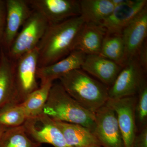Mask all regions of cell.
Wrapping results in <instances>:
<instances>
[{
	"label": "cell",
	"mask_w": 147,
	"mask_h": 147,
	"mask_svg": "<svg viewBox=\"0 0 147 147\" xmlns=\"http://www.w3.org/2000/svg\"><path fill=\"white\" fill-rule=\"evenodd\" d=\"M85 23L80 16L49 24L37 46L38 67L55 63L72 52L76 36Z\"/></svg>",
	"instance_id": "obj_1"
},
{
	"label": "cell",
	"mask_w": 147,
	"mask_h": 147,
	"mask_svg": "<svg viewBox=\"0 0 147 147\" xmlns=\"http://www.w3.org/2000/svg\"><path fill=\"white\" fill-rule=\"evenodd\" d=\"M59 80L61 85L71 97L94 114L109 99L108 87L82 69L70 71Z\"/></svg>",
	"instance_id": "obj_2"
},
{
	"label": "cell",
	"mask_w": 147,
	"mask_h": 147,
	"mask_svg": "<svg viewBox=\"0 0 147 147\" xmlns=\"http://www.w3.org/2000/svg\"><path fill=\"white\" fill-rule=\"evenodd\" d=\"M43 114L53 120L79 125L92 131L95 115L71 97L61 84H53Z\"/></svg>",
	"instance_id": "obj_3"
},
{
	"label": "cell",
	"mask_w": 147,
	"mask_h": 147,
	"mask_svg": "<svg viewBox=\"0 0 147 147\" xmlns=\"http://www.w3.org/2000/svg\"><path fill=\"white\" fill-rule=\"evenodd\" d=\"M49 24L41 13L32 11L7 53L15 61L20 57L37 47Z\"/></svg>",
	"instance_id": "obj_4"
},
{
	"label": "cell",
	"mask_w": 147,
	"mask_h": 147,
	"mask_svg": "<svg viewBox=\"0 0 147 147\" xmlns=\"http://www.w3.org/2000/svg\"><path fill=\"white\" fill-rule=\"evenodd\" d=\"M145 71L136 58L123 67L115 82L108 88L109 99H116L137 95L146 79Z\"/></svg>",
	"instance_id": "obj_5"
},
{
	"label": "cell",
	"mask_w": 147,
	"mask_h": 147,
	"mask_svg": "<svg viewBox=\"0 0 147 147\" xmlns=\"http://www.w3.org/2000/svg\"><path fill=\"white\" fill-rule=\"evenodd\" d=\"M38 60L37 47L14 61L15 81L20 103L38 88L36 75Z\"/></svg>",
	"instance_id": "obj_6"
},
{
	"label": "cell",
	"mask_w": 147,
	"mask_h": 147,
	"mask_svg": "<svg viewBox=\"0 0 147 147\" xmlns=\"http://www.w3.org/2000/svg\"><path fill=\"white\" fill-rule=\"evenodd\" d=\"M92 132L103 147H124L115 112L105 104L94 113Z\"/></svg>",
	"instance_id": "obj_7"
},
{
	"label": "cell",
	"mask_w": 147,
	"mask_h": 147,
	"mask_svg": "<svg viewBox=\"0 0 147 147\" xmlns=\"http://www.w3.org/2000/svg\"><path fill=\"white\" fill-rule=\"evenodd\" d=\"M23 125L27 134L35 142L55 147H69L55 121L44 114L28 119Z\"/></svg>",
	"instance_id": "obj_8"
},
{
	"label": "cell",
	"mask_w": 147,
	"mask_h": 147,
	"mask_svg": "<svg viewBox=\"0 0 147 147\" xmlns=\"http://www.w3.org/2000/svg\"><path fill=\"white\" fill-rule=\"evenodd\" d=\"M136 99V96L108 99L106 103L115 112L124 147H133L138 133L134 112Z\"/></svg>",
	"instance_id": "obj_9"
},
{
	"label": "cell",
	"mask_w": 147,
	"mask_h": 147,
	"mask_svg": "<svg viewBox=\"0 0 147 147\" xmlns=\"http://www.w3.org/2000/svg\"><path fill=\"white\" fill-rule=\"evenodd\" d=\"M29 6L45 17L49 24H59L81 15L80 1L28 0Z\"/></svg>",
	"instance_id": "obj_10"
},
{
	"label": "cell",
	"mask_w": 147,
	"mask_h": 147,
	"mask_svg": "<svg viewBox=\"0 0 147 147\" xmlns=\"http://www.w3.org/2000/svg\"><path fill=\"white\" fill-rule=\"evenodd\" d=\"M146 0H114L113 12L101 24L109 32L121 33L145 7Z\"/></svg>",
	"instance_id": "obj_11"
},
{
	"label": "cell",
	"mask_w": 147,
	"mask_h": 147,
	"mask_svg": "<svg viewBox=\"0 0 147 147\" xmlns=\"http://www.w3.org/2000/svg\"><path fill=\"white\" fill-rule=\"evenodd\" d=\"M5 31L1 48L7 53L32 12L26 0H6Z\"/></svg>",
	"instance_id": "obj_12"
},
{
	"label": "cell",
	"mask_w": 147,
	"mask_h": 147,
	"mask_svg": "<svg viewBox=\"0 0 147 147\" xmlns=\"http://www.w3.org/2000/svg\"><path fill=\"white\" fill-rule=\"evenodd\" d=\"M121 34L125 46V65L137 57L140 48L146 40L147 6L123 30Z\"/></svg>",
	"instance_id": "obj_13"
},
{
	"label": "cell",
	"mask_w": 147,
	"mask_h": 147,
	"mask_svg": "<svg viewBox=\"0 0 147 147\" xmlns=\"http://www.w3.org/2000/svg\"><path fill=\"white\" fill-rule=\"evenodd\" d=\"M16 89L15 62L1 49L0 55V111L20 103Z\"/></svg>",
	"instance_id": "obj_14"
},
{
	"label": "cell",
	"mask_w": 147,
	"mask_h": 147,
	"mask_svg": "<svg viewBox=\"0 0 147 147\" xmlns=\"http://www.w3.org/2000/svg\"><path fill=\"white\" fill-rule=\"evenodd\" d=\"M86 55L81 51L74 50L65 57L45 66L38 67L37 78L40 81V86L53 83L71 71L81 69Z\"/></svg>",
	"instance_id": "obj_15"
},
{
	"label": "cell",
	"mask_w": 147,
	"mask_h": 147,
	"mask_svg": "<svg viewBox=\"0 0 147 147\" xmlns=\"http://www.w3.org/2000/svg\"><path fill=\"white\" fill-rule=\"evenodd\" d=\"M122 67L100 55H86L82 70L94 76L106 86L110 87Z\"/></svg>",
	"instance_id": "obj_16"
},
{
	"label": "cell",
	"mask_w": 147,
	"mask_h": 147,
	"mask_svg": "<svg viewBox=\"0 0 147 147\" xmlns=\"http://www.w3.org/2000/svg\"><path fill=\"white\" fill-rule=\"evenodd\" d=\"M106 32L101 25L85 23L76 36L73 51L86 55H99Z\"/></svg>",
	"instance_id": "obj_17"
},
{
	"label": "cell",
	"mask_w": 147,
	"mask_h": 147,
	"mask_svg": "<svg viewBox=\"0 0 147 147\" xmlns=\"http://www.w3.org/2000/svg\"><path fill=\"white\" fill-rule=\"evenodd\" d=\"M54 121L63 134L69 147H99L102 146L89 129L79 125Z\"/></svg>",
	"instance_id": "obj_18"
},
{
	"label": "cell",
	"mask_w": 147,
	"mask_h": 147,
	"mask_svg": "<svg viewBox=\"0 0 147 147\" xmlns=\"http://www.w3.org/2000/svg\"><path fill=\"white\" fill-rule=\"evenodd\" d=\"M80 5L85 23L96 25H101L115 8L111 0H82Z\"/></svg>",
	"instance_id": "obj_19"
},
{
	"label": "cell",
	"mask_w": 147,
	"mask_h": 147,
	"mask_svg": "<svg viewBox=\"0 0 147 147\" xmlns=\"http://www.w3.org/2000/svg\"><path fill=\"white\" fill-rule=\"evenodd\" d=\"M99 55L123 67L124 65L125 46L121 33L106 32Z\"/></svg>",
	"instance_id": "obj_20"
},
{
	"label": "cell",
	"mask_w": 147,
	"mask_h": 147,
	"mask_svg": "<svg viewBox=\"0 0 147 147\" xmlns=\"http://www.w3.org/2000/svg\"><path fill=\"white\" fill-rule=\"evenodd\" d=\"M53 83L41 85L39 88L28 95L20 103L27 119L33 118L43 114V109L48 98Z\"/></svg>",
	"instance_id": "obj_21"
},
{
	"label": "cell",
	"mask_w": 147,
	"mask_h": 147,
	"mask_svg": "<svg viewBox=\"0 0 147 147\" xmlns=\"http://www.w3.org/2000/svg\"><path fill=\"white\" fill-rule=\"evenodd\" d=\"M27 134L24 125L7 128L3 134L0 147H41Z\"/></svg>",
	"instance_id": "obj_22"
},
{
	"label": "cell",
	"mask_w": 147,
	"mask_h": 147,
	"mask_svg": "<svg viewBox=\"0 0 147 147\" xmlns=\"http://www.w3.org/2000/svg\"><path fill=\"white\" fill-rule=\"evenodd\" d=\"M27 120L26 116L20 103L0 111V124L7 128L23 125Z\"/></svg>",
	"instance_id": "obj_23"
},
{
	"label": "cell",
	"mask_w": 147,
	"mask_h": 147,
	"mask_svg": "<svg viewBox=\"0 0 147 147\" xmlns=\"http://www.w3.org/2000/svg\"><path fill=\"white\" fill-rule=\"evenodd\" d=\"M135 106V117L138 132L147 127V83L145 80L137 95Z\"/></svg>",
	"instance_id": "obj_24"
},
{
	"label": "cell",
	"mask_w": 147,
	"mask_h": 147,
	"mask_svg": "<svg viewBox=\"0 0 147 147\" xmlns=\"http://www.w3.org/2000/svg\"><path fill=\"white\" fill-rule=\"evenodd\" d=\"M6 18V0H0V48L1 47L5 31Z\"/></svg>",
	"instance_id": "obj_25"
},
{
	"label": "cell",
	"mask_w": 147,
	"mask_h": 147,
	"mask_svg": "<svg viewBox=\"0 0 147 147\" xmlns=\"http://www.w3.org/2000/svg\"><path fill=\"white\" fill-rule=\"evenodd\" d=\"M142 68L147 71V43L146 40L139 50L137 57H135Z\"/></svg>",
	"instance_id": "obj_26"
},
{
	"label": "cell",
	"mask_w": 147,
	"mask_h": 147,
	"mask_svg": "<svg viewBox=\"0 0 147 147\" xmlns=\"http://www.w3.org/2000/svg\"><path fill=\"white\" fill-rule=\"evenodd\" d=\"M133 147H147V127L138 132Z\"/></svg>",
	"instance_id": "obj_27"
},
{
	"label": "cell",
	"mask_w": 147,
	"mask_h": 147,
	"mask_svg": "<svg viewBox=\"0 0 147 147\" xmlns=\"http://www.w3.org/2000/svg\"><path fill=\"white\" fill-rule=\"evenodd\" d=\"M7 128V127H5L0 124V142H1V139L4 132Z\"/></svg>",
	"instance_id": "obj_28"
},
{
	"label": "cell",
	"mask_w": 147,
	"mask_h": 147,
	"mask_svg": "<svg viewBox=\"0 0 147 147\" xmlns=\"http://www.w3.org/2000/svg\"><path fill=\"white\" fill-rule=\"evenodd\" d=\"M1 48H0V55H1Z\"/></svg>",
	"instance_id": "obj_29"
},
{
	"label": "cell",
	"mask_w": 147,
	"mask_h": 147,
	"mask_svg": "<svg viewBox=\"0 0 147 147\" xmlns=\"http://www.w3.org/2000/svg\"><path fill=\"white\" fill-rule=\"evenodd\" d=\"M102 147V146H100V147Z\"/></svg>",
	"instance_id": "obj_30"
}]
</instances>
